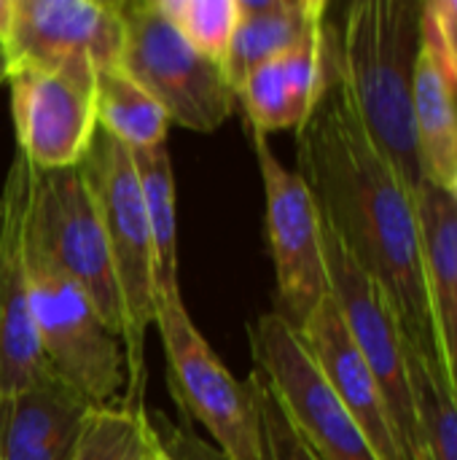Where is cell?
<instances>
[{"label":"cell","mask_w":457,"mask_h":460,"mask_svg":"<svg viewBox=\"0 0 457 460\" xmlns=\"http://www.w3.org/2000/svg\"><path fill=\"white\" fill-rule=\"evenodd\" d=\"M253 367L267 377L288 418L321 460H380L364 431L339 404L302 337L277 315L248 323Z\"/></svg>","instance_id":"10"},{"label":"cell","mask_w":457,"mask_h":460,"mask_svg":"<svg viewBox=\"0 0 457 460\" xmlns=\"http://www.w3.org/2000/svg\"><path fill=\"white\" fill-rule=\"evenodd\" d=\"M156 431L145 412H132L121 402L92 407L73 460H148Z\"/></svg>","instance_id":"23"},{"label":"cell","mask_w":457,"mask_h":460,"mask_svg":"<svg viewBox=\"0 0 457 460\" xmlns=\"http://www.w3.org/2000/svg\"><path fill=\"white\" fill-rule=\"evenodd\" d=\"M8 78V57H5V49L0 46V84Z\"/></svg>","instance_id":"29"},{"label":"cell","mask_w":457,"mask_h":460,"mask_svg":"<svg viewBox=\"0 0 457 460\" xmlns=\"http://www.w3.org/2000/svg\"><path fill=\"white\" fill-rule=\"evenodd\" d=\"M124 49L119 67L143 86L178 124L191 132H215L237 108V92L221 62L191 49L159 13L154 0H119Z\"/></svg>","instance_id":"5"},{"label":"cell","mask_w":457,"mask_h":460,"mask_svg":"<svg viewBox=\"0 0 457 460\" xmlns=\"http://www.w3.org/2000/svg\"><path fill=\"white\" fill-rule=\"evenodd\" d=\"M412 111L426 181L447 189L457 167V86L447 70L439 35L423 11V38L415 65Z\"/></svg>","instance_id":"18"},{"label":"cell","mask_w":457,"mask_h":460,"mask_svg":"<svg viewBox=\"0 0 457 460\" xmlns=\"http://www.w3.org/2000/svg\"><path fill=\"white\" fill-rule=\"evenodd\" d=\"M92 67H11L16 151L35 170L78 167L97 135Z\"/></svg>","instance_id":"11"},{"label":"cell","mask_w":457,"mask_h":460,"mask_svg":"<svg viewBox=\"0 0 457 460\" xmlns=\"http://www.w3.org/2000/svg\"><path fill=\"white\" fill-rule=\"evenodd\" d=\"M35 167L16 151L0 189V396L22 394L54 375L40 353L27 272V218Z\"/></svg>","instance_id":"12"},{"label":"cell","mask_w":457,"mask_h":460,"mask_svg":"<svg viewBox=\"0 0 457 460\" xmlns=\"http://www.w3.org/2000/svg\"><path fill=\"white\" fill-rule=\"evenodd\" d=\"M337 75L331 19L291 51L253 67L237 86V105L245 111L248 127L269 135L299 132Z\"/></svg>","instance_id":"14"},{"label":"cell","mask_w":457,"mask_h":460,"mask_svg":"<svg viewBox=\"0 0 457 460\" xmlns=\"http://www.w3.org/2000/svg\"><path fill=\"white\" fill-rule=\"evenodd\" d=\"M407 364L428 456L431 460H457V396L453 394L442 367L409 345Z\"/></svg>","instance_id":"22"},{"label":"cell","mask_w":457,"mask_h":460,"mask_svg":"<svg viewBox=\"0 0 457 460\" xmlns=\"http://www.w3.org/2000/svg\"><path fill=\"white\" fill-rule=\"evenodd\" d=\"M27 240L89 294L108 329L124 340V305L110 248L81 167L35 170Z\"/></svg>","instance_id":"7"},{"label":"cell","mask_w":457,"mask_h":460,"mask_svg":"<svg viewBox=\"0 0 457 460\" xmlns=\"http://www.w3.org/2000/svg\"><path fill=\"white\" fill-rule=\"evenodd\" d=\"M154 326L167 358V380L180 410L215 442L224 460H264L259 410L191 321L183 294H156Z\"/></svg>","instance_id":"6"},{"label":"cell","mask_w":457,"mask_h":460,"mask_svg":"<svg viewBox=\"0 0 457 460\" xmlns=\"http://www.w3.org/2000/svg\"><path fill=\"white\" fill-rule=\"evenodd\" d=\"M248 388L253 394L256 410H259V429H261V447L264 460H321L312 447L304 442L294 420L288 418L286 407L275 396L267 377L253 367L248 375Z\"/></svg>","instance_id":"25"},{"label":"cell","mask_w":457,"mask_h":460,"mask_svg":"<svg viewBox=\"0 0 457 460\" xmlns=\"http://www.w3.org/2000/svg\"><path fill=\"white\" fill-rule=\"evenodd\" d=\"M124 19L119 0H16L5 43L11 67H119Z\"/></svg>","instance_id":"13"},{"label":"cell","mask_w":457,"mask_h":460,"mask_svg":"<svg viewBox=\"0 0 457 460\" xmlns=\"http://www.w3.org/2000/svg\"><path fill=\"white\" fill-rule=\"evenodd\" d=\"M30 307L48 369L92 407L113 404L127 385L121 340L108 329L89 294L27 240Z\"/></svg>","instance_id":"4"},{"label":"cell","mask_w":457,"mask_h":460,"mask_svg":"<svg viewBox=\"0 0 457 460\" xmlns=\"http://www.w3.org/2000/svg\"><path fill=\"white\" fill-rule=\"evenodd\" d=\"M143 208L154 240V264H156V294L180 291V259H178V197H175V172L167 143L129 151Z\"/></svg>","instance_id":"20"},{"label":"cell","mask_w":457,"mask_h":460,"mask_svg":"<svg viewBox=\"0 0 457 460\" xmlns=\"http://www.w3.org/2000/svg\"><path fill=\"white\" fill-rule=\"evenodd\" d=\"M447 191H450V197L455 199V205H457V167H455V172H453V178H450V183H447Z\"/></svg>","instance_id":"30"},{"label":"cell","mask_w":457,"mask_h":460,"mask_svg":"<svg viewBox=\"0 0 457 460\" xmlns=\"http://www.w3.org/2000/svg\"><path fill=\"white\" fill-rule=\"evenodd\" d=\"M296 164L323 224L388 299L404 342L439 364L415 194L364 132L339 73L296 132Z\"/></svg>","instance_id":"1"},{"label":"cell","mask_w":457,"mask_h":460,"mask_svg":"<svg viewBox=\"0 0 457 460\" xmlns=\"http://www.w3.org/2000/svg\"><path fill=\"white\" fill-rule=\"evenodd\" d=\"M148 460H180V458H175L164 445H162V439L156 437L154 439V445H151V453H148Z\"/></svg>","instance_id":"28"},{"label":"cell","mask_w":457,"mask_h":460,"mask_svg":"<svg viewBox=\"0 0 457 460\" xmlns=\"http://www.w3.org/2000/svg\"><path fill=\"white\" fill-rule=\"evenodd\" d=\"M94 113L97 129H102L129 151H143L167 143L170 116L121 67L97 70Z\"/></svg>","instance_id":"21"},{"label":"cell","mask_w":457,"mask_h":460,"mask_svg":"<svg viewBox=\"0 0 457 460\" xmlns=\"http://www.w3.org/2000/svg\"><path fill=\"white\" fill-rule=\"evenodd\" d=\"M323 251L329 270V294L342 313V321L358 345L366 367L372 369L391 418L399 431L401 453L407 460H431L426 437L420 429L415 391L407 364V345L399 329V321L374 286V280L353 261V256L342 248L337 234L323 224Z\"/></svg>","instance_id":"9"},{"label":"cell","mask_w":457,"mask_h":460,"mask_svg":"<svg viewBox=\"0 0 457 460\" xmlns=\"http://www.w3.org/2000/svg\"><path fill=\"white\" fill-rule=\"evenodd\" d=\"M78 167L105 229L113 275L124 305L121 345L127 361V394L121 404L132 412H145V337L156 313V264L137 170L129 148L102 129H97L92 148Z\"/></svg>","instance_id":"3"},{"label":"cell","mask_w":457,"mask_h":460,"mask_svg":"<svg viewBox=\"0 0 457 460\" xmlns=\"http://www.w3.org/2000/svg\"><path fill=\"white\" fill-rule=\"evenodd\" d=\"M267 202V243L275 264V307L296 334L329 299L321 210L296 170L272 151L267 135L250 129Z\"/></svg>","instance_id":"8"},{"label":"cell","mask_w":457,"mask_h":460,"mask_svg":"<svg viewBox=\"0 0 457 460\" xmlns=\"http://www.w3.org/2000/svg\"><path fill=\"white\" fill-rule=\"evenodd\" d=\"M415 202L439 364L457 396V205L447 189L434 183H426Z\"/></svg>","instance_id":"17"},{"label":"cell","mask_w":457,"mask_h":460,"mask_svg":"<svg viewBox=\"0 0 457 460\" xmlns=\"http://www.w3.org/2000/svg\"><path fill=\"white\" fill-rule=\"evenodd\" d=\"M423 0H356L331 22L334 59L350 105L404 186L428 183L417 148L412 86L423 38Z\"/></svg>","instance_id":"2"},{"label":"cell","mask_w":457,"mask_h":460,"mask_svg":"<svg viewBox=\"0 0 457 460\" xmlns=\"http://www.w3.org/2000/svg\"><path fill=\"white\" fill-rule=\"evenodd\" d=\"M178 35L213 62H224L240 22L237 0H154Z\"/></svg>","instance_id":"24"},{"label":"cell","mask_w":457,"mask_h":460,"mask_svg":"<svg viewBox=\"0 0 457 460\" xmlns=\"http://www.w3.org/2000/svg\"><path fill=\"white\" fill-rule=\"evenodd\" d=\"M307 353L321 369L323 380L364 431L380 460H407L401 453L399 431L385 404V396L366 367L358 345L353 342L342 313L337 310L331 294L299 332Z\"/></svg>","instance_id":"15"},{"label":"cell","mask_w":457,"mask_h":460,"mask_svg":"<svg viewBox=\"0 0 457 460\" xmlns=\"http://www.w3.org/2000/svg\"><path fill=\"white\" fill-rule=\"evenodd\" d=\"M453 3V8H455V13H457V0H450Z\"/></svg>","instance_id":"31"},{"label":"cell","mask_w":457,"mask_h":460,"mask_svg":"<svg viewBox=\"0 0 457 460\" xmlns=\"http://www.w3.org/2000/svg\"><path fill=\"white\" fill-rule=\"evenodd\" d=\"M89 410L57 375L0 396V460H73Z\"/></svg>","instance_id":"16"},{"label":"cell","mask_w":457,"mask_h":460,"mask_svg":"<svg viewBox=\"0 0 457 460\" xmlns=\"http://www.w3.org/2000/svg\"><path fill=\"white\" fill-rule=\"evenodd\" d=\"M16 22V0H0V46L5 49Z\"/></svg>","instance_id":"27"},{"label":"cell","mask_w":457,"mask_h":460,"mask_svg":"<svg viewBox=\"0 0 457 460\" xmlns=\"http://www.w3.org/2000/svg\"><path fill=\"white\" fill-rule=\"evenodd\" d=\"M426 13L439 35L442 43V54L447 62V70L453 75L457 86V13L450 0H436V3H426Z\"/></svg>","instance_id":"26"},{"label":"cell","mask_w":457,"mask_h":460,"mask_svg":"<svg viewBox=\"0 0 457 460\" xmlns=\"http://www.w3.org/2000/svg\"><path fill=\"white\" fill-rule=\"evenodd\" d=\"M237 5L240 22L221 62L234 92L253 67L299 46L329 16L326 0H237Z\"/></svg>","instance_id":"19"}]
</instances>
